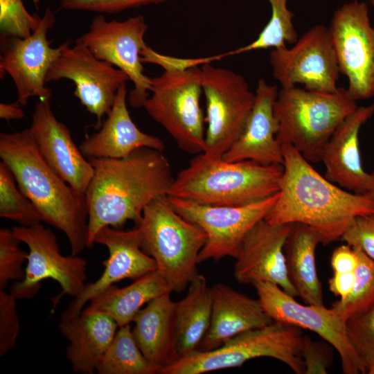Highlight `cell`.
<instances>
[{
	"mask_svg": "<svg viewBox=\"0 0 374 374\" xmlns=\"http://www.w3.org/2000/svg\"><path fill=\"white\" fill-rule=\"evenodd\" d=\"M93 176L84 194L88 211L87 248L105 226L121 229L128 221L140 223L144 208L168 196L174 181L162 152L143 147L123 158H88Z\"/></svg>",
	"mask_w": 374,
	"mask_h": 374,
	"instance_id": "6da1fadb",
	"label": "cell"
},
{
	"mask_svg": "<svg viewBox=\"0 0 374 374\" xmlns=\"http://www.w3.org/2000/svg\"><path fill=\"white\" fill-rule=\"evenodd\" d=\"M282 150L279 197L265 217L267 222L308 224L319 232L321 244L326 245L341 240L354 218L374 213V199L334 185L292 145L283 144Z\"/></svg>",
	"mask_w": 374,
	"mask_h": 374,
	"instance_id": "7a4b0ae2",
	"label": "cell"
},
{
	"mask_svg": "<svg viewBox=\"0 0 374 374\" xmlns=\"http://www.w3.org/2000/svg\"><path fill=\"white\" fill-rule=\"evenodd\" d=\"M0 157L22 193L37 209L42 222L64 233L71 255L87 247L88 211L78 193L47 164L30 129L0 134Z\"/></svg>",
	"mask_w": 374,
	"mask_h": 374,
	"instance_id": "3957f363",
	"label": "cell"
},
{
	"mask_svg": "<svg viewBox=\"0 0 374 374\" xmlns=\"http://www.w3.org/2000/svg\"><path fill=\"white\" fill-rule=\"evenodd\" d=\"M283 172L281 164L226 161L203 152L177 174L168 196L206 205L245 206L278 193Z\"/></svg>",
	"mask_w": 374,
	"mask_h": 374,
	"instance_id": "277c9868",
	"label": "cell"
},
{
	"mask_svg": "<svg viewBox=\"0 0 374 374\" xmlns=\"http://www.w3.org/2000/svg\"><path fill=\"white\" fill-rule=\"evenodd\" d=\"M346 89L324 93L281 87L274 104L277 140L292 145L309 162L321 161L323 149L340 123L357 108Z\"/></svg>",
	"mask_w": 374,
	"mask_h": 374,
	"instance_id": "5b68a950",
	"label": "cell"
},
{
	"mask_svg": "<svg viewBox=\"0 0 374 374\" xmlns=\"http://www.w3.org/2000/svg\"><path fill=\"white\" fill-rule=\"evenodd\" d=\"M135 227L142 250L154 259L172 290L184 292L199 274L197 258L207 240L206 233L177 213L167 196L151 202Z\"/></svg>",
	"mask_w": 374,
	"mask_h": 374,
	"instance_id": "8992f818",
	"label": "cell"
},
{
	"mask_svg": "<svg viewBox=\"0 0 374 374\" xmlns=\"http://www.w3.org/2000/svg\"><path fill=\"white\" fill-rule=\"evenodd\" d=\"M301 328L274 321L257 329L242 332L222 346L209 351L196 350L163 368L159 374H202L238 367L248 360L267 357L304 374Z\"/></svg>",
	"mask_w": 374,
	"mask_h": 374,
	"instance_id": "52a82bcc",
	"label": "cell"
},
{
	"mask_svg": "<svg viewBox=\"0 0 374 374\" xmlns=\"http://www.w3.org/2000/svg\"><path fill=\"white\" fill-rule=\"evenodd\" d=\"M202 75L198 66L164 69L150 78L152 94L143 105L179 148L189 154L206 150L205 118L200 107Z\"/></svg>",
	"mask_w": 374,
	"mask_h": 374,
	"instance_id": "ba28073f",
	"label": "cell"
},
{
	"mask_svg": "<svg viewBox=\"0 0 374 374\" xmlns=\"http://www.w3.org/2000/svg\"><path fill=\"white\" fill-rule=\"evenodd\" d=\"M207 129L204 153L222 157L240 136L255 99L240 74L207 62L202 66Z\"/></svg>",
	"mask_w": 374,
	"mask_h": 374,
	"instance_id": "9c48e42d",
	"label": "cell"
},
{
	"mask_svg": "<svg viewBox=\"0 0 374 374\" xmlns=\"http://www.w3.org/2000/svg\"><path fill=\"white\" fill-rule=\"evenodd\" d=\"M15 235L28 247L27 266L22 280L15 281L10 293L17 299H30L42 287L43 280L57 282L61 293L55 296L54 306L65 294L79 296L86 285L87 262L78 255L63 256L55 234L40 223L15 226Z\"/></svg>",
	"mask_w": 374,
	"mask_h": 374,
	"instance_id": "30bf717a",
	"label": "cell"
},
{
	"mask_svg": "<svg viewBox=\"0 0 374 374\" xmlns=\"http://www.w3.org/2000/svg\"><path fill=\"white\" fill-rule=\"evenodd\" d=\"M278 197L279 192L251 204L224 206L202 204L167 196L177 213L199 226L207 235L206 242L198 255V263L211 259L218 261L226 256L236 258L247 234L265 219Z\"/></svg>",
	"mask_w": 374,
	"mask_h": 374,
	"instance_id": "8fae6325",
	"label": "cell"
},
{
	"mask_svg": "<svg viewBox=\"0 0 374 374\" xmlns=\"http://www.w3.org/2000/svg\"><path fill=\"white\" fill-rule=\"evenodd\" d=\"M339 71L354 100L374 96V28L368 6L355 0L337 9L328 27Z\"/></svg>",
	"mask_w": 374,
	"mask_h": 374,
	"instance_id": "7c38bea8",
	"label": "cell"
},
{
	"mask_svg": "<svg viewBox=\"0 0 374 374\" xmlns=\"http://www.w3.org/2000/svg\"><path fill=\"white\" fill-rule=\"evenodd\" d=\"M148 29L142 15L124 21H107L96 16L88 30L75 42L87 46L99 60L123 71L134 84L128 101L134 108L143 107L151 90L150 78L143 73L141 51L148 46L144 36Z\"/></svg>",
	"mask_w": 374,
	"mask_h": 374,
	"instance_id": "4fadbf2b",
	"label": "cell"
},
{
	"mask_svg": "<svg viewBox=\"0 0 374 374\" xmlns=\"http://www.w3.org/2000/svg\"><path fill=\"white\" fill-rule=\"evenodd\" d=\"M274 78L281 87L303 84L309 91L334 93L339 69L328 28L315 25L293 47L274 48L269 53Z\"/></svg>",
	"mask_w": 374,
	"mask_h": 374,
	"instance_id": "5bb4252c",
	"label": "cell"
},
{
	"mask_svg": "<svg viewBox=\"0 0 374 374\" xmlns=\"http://www.w3.org/2000/svg\"><path fill=\"white\" fill-rule=\"evenodd\" d=\"M257 292L264 312L274 321L308 329L332 346L338 352L344 374L365 373L346 330V322L332 308L323 305H302L276 284L257 281Z\"/></svg>",
	"mask_w": 374,
	"mask_h": 374,
	"instance_id": "9a60e30c",
	"label": "cell"
},
{
	"mask_svg": "<svg viewBox=\"0 0 374 374\" xmlns=\"http://www.w3.org/2000/svg\"><path fill=\"white\" fill-rule=\"evenodd\" d=\"M55 22L54 14L47 8L30 36L21 38L1 34V76L6 73L10 75L21 105H26L35 96L40 100H50L51 97V91L45 87L46 75L64 46L62 44L53 48L47 39V33Z\"/></svg>",
	"mask_w": 374,
	"mask_h": 374,
	"instance_id": "2e32d148",
	"label": "cell"
},
{
	"mask_svg": "<svg viewBox=\"0 0 374 374\" xmlns=\"http://www.w3.org/2000/svg\"><path fill=\"white\" fill-rule=\"evenodd\" d=\"M67 79L75 84L74 96L98 121L110 112L117 91L128 76L114 65L98 59L84 45L64 43L60 55L49 69L46 82Z\"/></svg>",
	"mask_w": 374,
	"mask_h": 374,
	"instance_id": "e0dca14e",
	"label": "cell"
},
{
	"mask_svg": "<svg viewBox=\"0 0 374 374\" xmlns=\"http://www.w3.org/2000/svg\"><path fill=\"white\" fill-rule=\"evenodd\" d=\"M94 243L105 246L109 253L103 262L105 269L96 281L86 283L82 293L69 303L61 320L79 316L87 303L107 287L124 279L136 280L156 270L154 259L141 249L138 228L123 231L111 226L101 229Z\"/></svg>",
	"mask_w": 374,
	"mask_h": 374,
	"instance_id": "ac0fdd59",
	"label": "cell"
},
{
	"mask_svg": "<svg viewBox=\"0 0 374 374\" xmlns=\"http://www.w3.org/2000/svg\"><path fill=\"white\" fill-rule=\"evenodd\" d=\"M292 224H272L263 219L249 231L235 258L234 277L238 283H271L298 296L287 276L283 251Z\"/></svg>",
	"mask_w": 374,
	"mask_h": 374,
	"instance_id": "d6986e66",
	"label": "cell"
},
{
	"mask_svg": "<svg viewBox=\"0 0 374 374\" xmlns=\"http://www.w3.org/2000/svg\"><path fill=\"white\" fill-rule=\"evenodd\" d=\"M29 129L44 160L75 191L84 195L94 169L73 142L69 128L56 118L50 100H40L35 105Z\"/></svg>",
	"mask_w": 374,
	"mask_h": 374,
	"instance_id": "ffe728a7",
	"label": "cell"
},
{
	"mask_svg": "<svg viewBox=\"0 0 374 374\" xmlns=\"http://www.w3.org/2000/svg\"><path fill=\"white\" fill-rule=\"evenodd\" d=\"M278 87L259 79L251 111L237 141L222 159L251 160L263 165L283 164L282 145L277 140L278 123L274 114Z\"/></svg>",
	"mask_w": 374,
	"mask_h": 374,
	"instance_id": "44dd1931",
	"label": "cell"
},
{
	"mask_svg": "<svg viewBox=\"0 0 374 374\" xmlns=\"http://www.w3.org/2000/svg\"><path fill=\"white\" fill-rule=\"evenodd\" d=\"M373 114L374 103L358 107L337 127L322 154L325 177L355 193H366L374 179V172L362 168L359 146V130Z\"/></svg>",
	"mask_w": 374,
	"mask_h": 374,
	"instance_id": "7402d4cb",
	"label": "cell"
},
{
	"mask_svg": "<svg viewBox=\"0 0 374 374\" xmlns=\"http://www.w3.org/2000/svg\"><path fill=\"white\" fill-rule=\"evenodd\" d=\"M127 93L124 82L100 129L81 143L79 148L87 159L123 158L143 147L161 152L164 150L165 145L159 138L143 132L133 122L127 107Z\"/></svg>",
	"mask_w": 374,
	"mask_h": 374,
	"instance_id": "603a6c76",
	"label": "cell"
},
{
	"mask_svg": "<svg viewBox=\"0 0 374 374\" xmlns=\"http://www.w3.org/2000/svg\"><path fill=\"white\" fill-rule=\"evenodd\" d=\"M211 323L199 350L216 349L242 332L261 328L274 322L264 312L258 299H251L223 283L211 287Z\"/></svg>",
	"mask_w": 374,
	"mask_h": 374,
	"instance_id": "cb8c5ba5",
	"label": "cell"
},
{
	"mask_svg": "<svg viewBox=\"0 0 374 374\" xmlns=\"http://www.w3.org/2000/svg\"><path fill=\"white\" fill-rule=\"evenodd\" d=\"M58 328L69 341L66 357L73 371L93 374L118 326L106 314L82 311L75 318L61 320Z\"/></svg>",
	"mask_w": 374,
	"mask_h": 374,
	"instance_id": "d4e9b609",
	"label": "cell"
},
{
	"mask_svg": "<svg viewBox=\"0 0 374 374\" xmlns=\"http://www.w3.org/2000/svg\"><path fill=\"white\" fill-rule=\"evenodd\" d=\"M170 294L150 301L132 321V331L139 348L161 370L180 358L177 348L175 302L171 300Z\"/></svg>",
	"mask_w": 374,
	"mask_h": 374,
	"instance_id": "484cf974",
	"label": "cell"
},
{
	"mask_svg": "<svg viewBox=\"0 0 374 374\" xmlns=\"http://www.w3.org/2000/svg\"><path fill=\"white\" fill-rule=\"evenodd\" d=\"M321 243L319 232L312 226L293 223L283 251L289 280L306 304L323 305V292L319 279L315 251Z\"/></svg>",
	"mask_w": 374,
	"mask_h": 374,
	"instance_id": "4316f807",
	"label": "cell"
},
{
	"mask_svg": "<svg viewBox=\"0 0 374 374\" xmlns=\"http://www.w3.org/2000/svg\"><path fill=\"white\" fill-rule=\"evenodd\" d=\"M170 285L157 271H152L124 287L112 285L89 301L82 311L110 316L118 328L130 324L141 307L155 298L172 292Z\"/></svg>",
	"mask_w": 374,
	"mask_h": 374,
	"instance_id": "83f0119b",
	"label": "cell"
},
{
	"mask_svg": "<svg viewBox=\"0 0 374 374\" xmlns=\"http://www.w3.org/2000/svg\"><path fill=\"white\" fill-rule=\"evenodd\" d=\"M212 297L205 277L197 274L186 295L175 303L177 348L181 357L198 350L211 323Z\"/></svg>",
	"mask_w": 374,
	"mask_h": 374,
	"instance_id": "f1b7e54d",
	"label": "cell"
},
{
	"mask_svg": "<svg viewBox=\"0 0 374 374\" xmlns=\"http://www.w3.org/2000/svg\"><path fill=\"white\" fill-rule=\"evenodd\" d=\"M160 371L141 351L130 324L119 327L96 370L99 374H156Z\"/></svg>",
	"mask_w": 374,
	"mask_h": 374,
	"instance_id": "f546056e",
	"label": "cell"
},
{
	"mask_svg": "<svg viewBox=\"0 0 374 374\" xmlns=\"http://www.w3.org/2000/svg\"><path fill=\"white\" fill-rule=\"evenodd\" d=\"M271 8V17L258 35L250 44L224 53V56L238 55L251 51L278 48L286 44H294L299 39L292 19L294 13L287 8V0H267Z\"/></svg>",
	"mask_w": 374,
	"mask_h": 374,
	"instance_id": "4dcf8cb0",
	"label": "cell"
},
{
	"mask_svg": "<svg viewBox=\"0 0 374 374\" xmlns=\"http://www.w3.org/2000/svg\"><path fill=\"white\" fill-rule=\"evenodd\" d=\"M354 247L357 249L358 263L353 288L344 300L335 302L331 307L346 322L374 306V261L360 248Z\"/></svg>",
	"mask_w": 374,
	"mask_h": 374,
	"instance_id": "1f68e13d",
	"label": "cell"
},
{
	"mask_svg": "<svg viewBox=\"0 0 374 374\" xmlns=\"http://www.w3.org/2000/svg\"><path fill=\"white\" fill-rule=\"evenodd\" d=\"M0 217L25 226L42 222L37 209L19 189L12 171L3 161L0 163Z\"/></svg>",
	"mask_w": 374,
	"mask_h": 374,
	"instance_id": "d6a6232c",
	"label": "cell"
},
{
	"mask_svg": "<svg viewBox=\"0 0 374 374\" xmlns=\"http://www.w3.org/2000/svg\"><path fill=\"white\" fill-rule=\"evenodd\" d=\"M346 330L365 373L374 374V306L348 320Z\"/></svg>",
	"mask_w": 374,
	"mask_h": 374,
	"instance_id": "836d02e7",
	"label": "cell"
},
{
	"mask_svg": "<svg viewBox=\"0 0 374 374\" xmlns=\"http://www.w3.org/2000/svg\"><path fill=\"white\" fill-rule=\"evenodd\" d=\"M21 242L12 229H0V289L5 290L10 280L24 278L22 267L28 253L20 248Z\"/></svg>",
	"mask_w": 374,
	"mask_h": 374,
	"instance_id": "e575fe53",
	"label": "cell"
},
{
	"mask_svg": "<svg viewBox=\"0 0 374 374\" xmlns=\"http://www.w3.org/2000/svg\"><path fill=\"white\" fill-rule=\"evenodd\" d=\"M37 14L30 15L21 0H0L1 34L26 38L39 23Z\"/></svg>",
	"mask_w": 374,
	"mask_h": 374,
	"instance_id": "d590c367",
	"label": "cell"
},
{
	"mask_svg": "<svg viewBox=\"0 0 374 374\" xmlns=\"http://www.w3.org/2000/svg\"><path fill=\"white\" fill-rule=\"evenodd\" d=\"M17 299L0 289V357H3L16 344L20 332Z\"/></svg>",
	"mask_w": 374,
	"mask_h": 374,
	"instance_id": "8d00e7d4",
	"label": "cell"
},
{
	"mask_svg": "<svg viewBox=\"0 0 374 374\" xmlns=\"http://www.w3.org/2000/svg\"><path fill=\"white\" fill-rule=\"evenodd\" d=\"M168 0H60V7L68 10H84L113 14Z\"/></svg>",
	"mask_w": 374,
	"mask_h": 374,
	"instance_id": "74e56055",
	"label": "cell"
},
{
	"mask_svg": "<svg viewBox=\"0 0 374 374\" xmlns=\"http://www.w3.org/2000/svg\"><path fill=\"white\" fill-rule=\"evenodd\" d=\"M341 240L360 248L374 261V213L354 218Z\"/></svg>",
	"mask_w": 374,
	"mask_h": 374,
	"instance_id": "f35d334b",
	"label": "cell"
},
{
	"mask_svg": "<svg viewBox=\"0 0 374 374\" xmlns=\"http://www.w3.org/2000/svg\"><path fill=\"white\" fill-rule=\"evenodd\" d=\"M330 347L323 342L314 341L309 336L303 337L302 357L304 374H326L332 364Z\"/></svg>",
	"mask_w": 374,
	"mask_h": 374,
	"instance_id": "ab89813d",
	"label": "cell"
},
{
	"mask_svg": "<svg viewBox=\"0 0 374 374\" xmlns=\"http://www.w3.org/2000/svg\"><path fill=\"white\" fill-rule=\"evenodd\" d=\"M141 61L143 63L148 62L161 66L164 69L170 68H182L189 67L192 66H197L199 64H204L207 62H211L213 60L223 58V55L214 57L197 59H183L169 57L160 54L152 48L147 46L141 53Z\"/></svg>",
	"mask_w": 374,
	"mask_h": 374,
	"instance_id": "60d3db41",
	"label": "cell"
},
{
	"mask_svg": "<svg viewBox=\"0 0 374 374\" xmlns=\"http://www.w3.org/2000/svg\"><path fill=\"white\" fill-rule=\"evenodd\" d=\"M357 263V249L348 244L337 247L333 251L330 258V264L334 273L354 271Z\"/></svg>",
	"mask_w": 374,
	"mask_h": 374,
	"instance_id": "b9f144b4",
	"label": "cell"
},
{
	"mask_svg": "<svg viewBox=\"0 0 374 374\" xmlns=\"http://www.w3.org/2000/svg\"><path fill=\"white\" fill-rule=\"evenodd\" d=\"M355 283V271L344 273H334L329 280V290L340 300H344L352 292Z\"/></svg>",
	"mask_w": 374,
	"mask_h": 374,
	"instance_id": "7bdbcfd3",
	"label": "cell"
},
{
	"mask_svg": "<svg viewBox=\"0 0 374 374\" xmlns=\"http://www.w3.org/2000/svg\"><path fill=\"white\" fill-rule=\"evenodd\" d=\"M17 101L15 103H0V118L9 121L21 119L24 116V112Z\"/></svg>",
	"mask_w": 374,
	"mask_h": 374,
	"instance_id": "ee69618b",
	"label": "cell"
},
{
	"mask_svg": "<svg viewBox=\"0 0 374 374\" xmlns=\"http://www.w3.org/2000/svg\"><path fill=\"white\" fill-rule=\"evenodd\" d=\"M364 194H366L371 197H372L373 199H374V179L370 184L367 192Z\"/></svg>",
	"mask_w": 374,
	"mask_h": 374,
	"instance_id": "f6af8a7d",
	"label": "cell"
},
{
	"mask_svg": "<svg viewBox=\"0 0 374 374\" xmlns=\"http://www.w3.org/2000/svg\"><path fill=\"white\" fill-rule=\"evenodd\" d=\"M33 2L35 3V5L36 6V7L38 6V4H39V0H32Z\"/></svg>",
	"mask_w": 374,
	"mask_h": 374,
	"instance_id": "bcb514c9",
	"label": "cell"
},
{
	"mask_svg": "<svg viewBox=\"0 0 374 374\" xmlns=\"http://www.w3.org/2000/svg\"><path fill=\"white\" fill-rule=\"evenodd\" d=\"M371 5L373 6V10H374V0H371Z\"/></svg>",
	"mask_w": 374,
	"mask_h": 374,
	"instance_id": "7dc6e473",
	"label": "cell"
}]
</instances>
